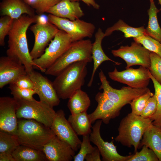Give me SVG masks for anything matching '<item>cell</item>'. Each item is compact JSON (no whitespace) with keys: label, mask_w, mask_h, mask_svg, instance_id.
Wrapping results in <instances>:
<instances>
[{"label":"cell","mask_w":161,"mask_h":161,"mask_svg":"<svg viewBox=\"0 0 161 161\" xmlns=\"http://www.w3.org/2000/svg\"><path fill=\"white\" fill-rule=\"evenodd\" d=\"M40 16L24 14L18 18L14 19L8 35L7 56L20 61L25 67L28 74L34 70L35 64L29 50L27 32L30 25L36 23Z\"/></svg>","instance_id":"6da1fadb"},{"label":"cell","mask_w":161,"mask_h":161,"mask_svg":"<svg viewBox=\"0 0 161 161\" xmlns=\"http://www.w3.org/2000/svg\"><path fill=\"white\" fill-rule=\"evenodd\" d=\"M88 63L85 61L74 63L56 76L52 83L60 99H69L75 92L81 89L87 74Z\"/></svg>","instance_id":"7a4b0ae2"},{"label":"cell","mask_w":161,"mask_h":161,"mask_svg":"<svg viewBox=\"0 0 161 161\" xmlns=\"http://www.w3.org/2000/svg\"><path fill=\"white\" fill-rule=\"evenodd\" d=\"M55 135L51 128L33 119H18L16 136L21 145L42 151Z\"/></svg>","instance_id":"3957f363"},{"label":"cell","mask_w":161,"mask_h":161,"mask_svg":"<svg viewBox=\"0 0 161 161\" xmlns=\"http://www.w3.org/2000/svg\"><path fill=\"white\" fill-rule=\"evenodd\" d=\"M152 124L149 118H144L131 112L120 121L118 134L114 140L123 146L134 147L136 152L144 133Z\"/></svg>","instance_id":"277c9868"},{"label":"cell","mask_w":161,"mask_h":161,"mask_svg":"<svg viewBox=\"0 0 161 161\" xmlns=\"http://www.w3.org/2000/svg\"><path fill=\"white\" fill-rule=\"evenodd\" d=\"M92 45L89 39L72 42L66 51L46 69L45 74L56 77L66 68L74 63L80 61L91 62L92 61Z\"/></svg>","instance_id":"5b68a950"},{"label":"cell","mask_w":161,"mask_h":161,"mask_svg":"<svg viewBox=\"0 0 161 161\" xmlns=\"http://www.w3.org/2000/svg\"><path fill=\"white\" fill-rule=\"evenodd\" d=\"M17 100L18 106L16 115L18 119L34 120L50 128L56 112L53 107L35 99L30 101Z\"/></svg>","instance_id":"8992f818"},{"label":"cell","mask_w":161,"mask_h":161,"mask_svg":"<svg viewBox=\"0 0 161 161\" xmlns=\"http://www.w3.org/2000/svg\"><path fill=\"white\" fill-rule=\"evenodd\" d=\"M72 42L66 32L59 30L44 53L39 58L33 60L35 64L34 69L45 72L66 51Z\"/></svg>","instance_id":"52a82bcc"},{"label":"cell","mask_w":161,"mask_h":161,"mask_svg":"<svg viewBox=\"0 0 161 161\" xmlns=\"http://www.w3.org/2000/svg\"><path fill=\"white\" fill-rule=\"evenodd\" d=\"M47 19L59 30L66 32L70 36L72 42L86 38H92L95 30L93 24L80 19L71 21L49 14L47 16Z\"/></svg>","instance_id":"ba28073f"},{"label":"cell","mask_w":161,"mask_h":161,"mask_svg":"<svg viewBox=\"0 0 161 161\" xmlns=\"http://www.w3.org/2000/svg\"><path fill=\"white\" fill-rule=\"evenodd\" d=\"M99 77L101 83L99 89H103V92L106 96L121 108L150 91L147 87L136 89L129 86H123L120 89H114L110 85L101 70L99 73Z\"/></svg>","instance_id":"9c48e42d"},{"label":"cell","mask_w":161,"mask_h":161,"mask_svg":"<svg viewBox=\"0 0 161 161\" xmlns=\"http://www.w3.org/2000/svg\"><path fill=\"white\" fill-rule=\"evenodd\" d=\"M30 30L35 38L34 43L30 52L33 60L40 57L44 52L49 42L54 38L59 29L54 25L47 21H43L40 16Z\"/></svg>","instance_id":"30bf717a"},{"label":"cell","mask_w":161,"mask_h":161,"mask_svg":"<svg viewBox=\"0 0 161 161\" xmlns=\"http://www.w3.org/2000/svg\"><path fill=\"white\" fill-rule=\"evenodd\" d=\"M111 52L115 57H120L126 62V69L139 65L147 68L151 65V52L141 44L134 41L130 46H121L119 49L112 50Z\"/></svg>","instance_id":"8fae6325"},{"label":"cell","mask_w":161,"mask_h":161,"mask_svg":"<svg viewBox=\"0 0 161 161\" xmlns=\"http://www.w3.org/2000/svg\"><path fill=\"white\" fill-rule=\"evenodd\" d=\"M149 69L140 66L137 69L129 68L119 71L116 68L108 73L109 76L112 80L126 84L133 88L141 89L147 87L151 80Z\"/></svg>","instance_id":"7c38bea8"},{"label":"cell","mask_w":161,"mask_h":161,"mask_svg":"<svg viewBox=\"0 0 161 161\" xmlns=\"http://www.w3.org/2000/svg\"><path fill=\"white\" fill-rule=\"evenodd\" d=\"M50 128L55 136L69 144L75 151L80 148L82 141L66 119L62 109L56 112Z\"/></svg>","instance_id":"4fadbf2b"},{"label":"cell","mask_w":161,"mask_h":161,"mask_svg":"<svg viewBox=\"0 0 161 161\" xmlns=\"http://www.w3.org/2000/svg\"><path fill=\"white\" fill-rule=\"evenodd\" d=\"M18 106V101L13 97H0V131L16 135L18 123L16 115Z\"/></svg>","instance_id":"5bb4252c"},{"label":"cell","mask_w":161,"mask_h":161,"mask_svg":"<svg viewBox=\"0 0 161 161\" xmlns=\"http://www.w3.org/2000/svg\"><path fill=\"white\" fill-rule=\"evenodd\" d=\"M102 122L101 120H98L92 127V131L89 135L91 142L98 149L103 161H127L131 155L127 156L120 155L117 151L113 140L110 142L106 141L101 137L100 128Z\"/></svg>","instance_id":"9a60e30c"},{"label":"cell","mask_w":161,"mask_h":161,"mask_svg":"<svg viewBox=\"0 0 161 161\" xmlns=\"http://www.w3.org/2000/svg\"><path fill=\"white\" fill-rule=\"evenodd\" d=\"M28 75L33 83L34 90L39 96L40 100L53 107L59 104L60 99L52 82L40 73L34 70Z\"/></svg>","instance_id":"2e32d148"},{"label":"cell","mask_w":161,"mask_h":161,"mask_svg":"<svg viewBox=\"0 0 161 161\" xmlns=\"http://www.w3.org/2000/svg\"><path fill=\"white\" fill-rule=\"evenodd\" d=\"M95 100L97 106L95 110L88 114L92 123L97 120H101L105 124L118 116L122 108L109 99L103 92H98L96 95Z\"/></svg>","instance_id":"e0dca14e"},{"label":"cell","mask_w":161,"mask_h":161,"mask_svg":"<svg viewBox=\"0 0 161 161\" xmlns=\"http://www.w3.org/2000/svg\"><path fill=\"white\" fill-rule=\"evenodd\" d=\"M42 151L49 161H71L75 155L70 145L55 135L44 146Z\"/></svg>","instance_id":"ac0fdd59"},{"label":"cell","mask_w":161,"mask_h":161,"mask_svg":"<svg viewBox=\"0 0 161 161\" xmlns=\"http://www.w3.org/2000/svg\"><path fill=\"white\" fill-rule=\"evenodd\" d=\"M27 74L19 61L7 56L0 58V88L13 83L20 76Z\"/></svg>","instance_id":"d6986e66"},{"label":"cell","mask_w":161,"mask_h":161,"mask_svg":"<svg viewBox=\"0 0 161 161\" xmlns=\"http://www.w3.org/2000/svg\"><path fill=\"white\" fill-rule=\"evenodd\" d=\"M35 10L24 0H3L0 4L1 16H7L17 19L24 14L35 15Z\"/></svg>","instance_id":"ffe728a7"},{"label":"cell","mask_w":161,"mask_h":161,"mask_svg":"<svg viewBox=\"0 0 161 161\" xmlns=\"http://www.w3.org/2000/svg\"><path fill=\"white\" fill-rule=\"evenodd\" d=\"M46 13L71 21L79 19L84 15L79 2L70 0H61L50 8Z\"/></svg>","instance_id":"44dd1931"},{"label":"cell","mask_w":161,"mask_h":161,"mask_svg":"<svg viewBox=\"0 0 161 161\" xmlns=\"http://www.w3.org/2000/svg\"><path fill=\"white\" fill-rule=\"evenodd\" d=\"M105 37V33L99 28L95 34V41L92 45V55L93 68L91 77L87 85L89 87L92 86L95 72L103 62L109 61L117 65H119L121 64L109 58L104 52L102 47V42L103 39Z\"/></svg>","instance_id":"7402d4cb"},{"label":"cell","mask_w":161,"mask_h":161,"mask_svg":"<svg viewBox=\"0 0 161 161\" xmlns=\"http://www.w3.org/2000/svg\"><path fill=\"white\" fill-rule=\"evenodd\" d=\"M145 145L151 149L161 161V127L152 124L144 133L139 148Z\"/></svg>","instance_id":"603a6c76"},{"label":"cell","mask_w":161,"mask_h":161,"mask_svg":"<svg viewBox=\"0 0 161 161\" xmlns=\"http://www.w3.org/2000/svg\"><path fill=\"white\" fill-rule=\"evenodd\" d=\"M91 101L88 95L81 89L75 92L69 98L67 106L71 114L87 112Z\"/></svg>","instance_id":"cb8c5ba5"},{"label":"cell","mask_w":161,"mask_h":161,"mask_svg":"<svg viewBox=\"0 0 161 161\" xmlns=\"http://www.w3.org/2000/svg\"><path fill=\"white\" fill-rule=\"evenodd\" d=\"M67 120L78 135L83 136L91 132L92 123L87 112L71 114Z\"/></svg>","instance_id":"d4e9b609"},{"label":"cell","mask_w":161,"mask_h":161,"mask_svg":"<svg viewBox=\"0 0 161 161\" xmlns=\"http://www.w3.org/2000/svg\"><path fill=\"white\" fill-rule=\"evenodd\" d=\"M12 155L15 161H48L42 151L20 145Z\"/></svg>","instance_id":"484cf974"},{"label":"cell","mask_w":161,"mask_h":161,"mask_svg":"<svg viewBox=\"0 0 161 161\" xmlns=\"http://www.w3.org/2000/svg\"><path fill=\"white\" fill-rule=\"evenodd\" d=\"M150 2V7L148 11L149 19L145 30V35L161 43V28L157 17V14L160 10L156 7L154 1Z\"/></svg>","instance_id":"4316f807"},{"label":"cell","mask_w":161,"mask_h":161,"mask_svg":"<svg viewBox=\"0 0 161 161\" xmlns=\"http://www.w3.org/2000/svg\"><path fill=\"white\" fill-rule=\"evenodd\" d=\"M145 30L143 26L133 27L126 24L123 20L120 19L112 26L107 28L104 33L106 37L111 35L114 31H120L124 33L126 38H135L146 35Z\"/></svg>","instance_id":"83f0119b"},{"label":"cell","mask_w":161,"mask_h":161,"mask_svg":"<svg viewBox=\"0 0 161 161\" xmlns=\"http://www.w3.org/2000/svg\"><path fill=\"white\" fill-rule=\"evenodd\" d=\"M20 145L16 135L0 131V153L12 154Z\"/></svg>","instance_id":"f1b7e54d"},{"label":"cell","mask_w":161,"mask_h":161,"mask_svg":"<svg viewBox=\"0 0 161 161\" xmlns=\"http://www.w3.org/2000/svg\"><path fill=\"white\" fill-rule=\"evenodd\" d=\"M134 41L141 44L151 52L155 53L161 57V43L146 35L133 38Z\"/></svg>","instance_id":"f546056e"},{"label":"cell","mask_w":161,"mask_h":161,"mask_svg":"<svg viewBox=\"0 0 161 161\" xmlns=\"http://www.w3.org/2000/svg\"><path fill=\"white\" fill-rule=\"evenodd\" d=\"M9 85L11 93L16 100L30 101L35 99L33 95L36 93L34 90L21 88L13 83Z\"/></svg>","instance_id":"4dcf8cb0"},{"label":"cell","mask_w":161,"mask_h":161,"mask_svg":"<svg viewBox=\"0 0 161 161\" xmlns=\"http://www.w3.org/2000/svg\"><path fill=\"white\" fill-rule=\"evenodd\" d=\"M159 159L155 153L145 145L142 146L139 152H136L131 155L127 161H158Z\"/></svg>","instance_id":"1f68e13d"},{"label":"cell","mask_w":161,"mask_h":161,"mask_svg":"<svg viewBox=\"0 0 161 161\" xmlns=\"http://www.w3.org/2000/svg\"><path fill=\"white\" fill-rule=\"evenodd\" d=\"M89 135L88 134L83 136L80 150L78 153L74 156L73 159L74 161H84L85 157L95 149L96 146L93 147L91 144Z\"/></svg>","instance_id":"d6a6232c"},{"label":"cell","mask_w":161,"mask_h":161,"mask_svg":"<svg viewBox=\"0 0 161 161\" xmlns=\"http://www.w3.org/2000/svg\"><path fill=\"white\" fill-rule=\"evenodd\" d=\"M154 95L150 91L133 100L130 104L131 109V112L140 116L149 99Z\"/></svg>","instance_id":"836d02e7"},{"label":"cell","mask_w":161,"mask_h":161,"mask_svg":"<svg viewBox=\"0 0 161 161\" xmlns=\"http://www.w3.org/2000/svg\"><path fill=\"white\" fill-rule=\"evenodd\" d=\"M151 65L149 68L151 75L161 85V57L153 52H151Z\"/></svg>","instance_id":"e575fe53"},{"label":"cell","mask_w":161,"mask_h":161,"mask_svg":"<svg viewBox=\"0 0 161 161\" xmlns=\"http://www.w3.org/2000/svg\"><path fill=\"white\" fill-rule=\"evenodd\" d=\"M61 0H32L30 5L37 14L40 16Z\"/></svg>","instance_id":"d590c367"},{"label":"cell","mask_w":161,"mask_h":161,"mask_svg":"<svg viewBox=\"0 0 161 161\" xmlns=\"http://www.w3.org/2000/svg\"><path fill=\"white\" fill-rule=\"evenodd\" d=\"M14 19L7 16H1L0 18V45H5L4 39L11 28Z\"/></svg>","instance_id":"8d00e7d4"},{"label":"cell","mask_w":161,"mask_h":161,"mask_svg":"<svg viewBox=\"0 0 161 161\" xmlns=\"http://www.w3.org/2000/svg\"><path fill=\"white\" fill-rule=\"evenodd\" d=\"M157 107V100L154 93L148 99L140 116L144 118H149L156 112Z\"/></svg>","instance_id":"74e56055"},{"label":"cell","mask_w":161,"mask_h":161,"mask_svg":"<svg viewBox=\"0 0 161 161\" xmlns=\"http://www.w3.org/2000/svg\"><path fill=\"white\" fill-rule=\"evenodd\" d=\"M157 100V107L154 114L149 118L152 121V124L155 126L161 127V95L155 91Z\"/></svg>","instance_id":"f35d334b"},{"label":"cell","mask_w":161,"mask_h":161,"mask_svg":"<svg viewBox=\"0 0 161 161\" xmlns=\"http://www.w3.org/2000/svg\"><path fill=\"white\" fill-rule=\"evenodd\" d=\"M12 83L22 88L34 90V89L33 83L27 74L20 76Z\"/></svg>","instance_id":"ab89813d"},{"label":"cell","mask_w":161,"mask_h":161,"mask_svg":"<svg viewBox=\"0 0 161 161\" xmlns=\"http://www.w3.org/2000/svg\"><path fill=\"white\" fill-rule=\"evenodd\" d=\"M100 152L96 146L95 150L90 154H87L85 158L86 161H101Z\"/></svg>","instance_id":"60d3db41"},{"label":"cell","mask_w":161,"mask_h":161,"mask_svg":"<svg viewBox=\"0 0 161 161\" xmlns=\"http://www.w3.org/2000/svg\"><path fill=\"white\" fill-rule=\"evenodd\" d=\"M72 1H81L84 2L89 6H92L94 9H98L100 8V6L95 1V0H70Z\"/></svg>","instance_id":"b9f144b4"},{"label":"cell","mask_w":161,"mask_h":161,"mask_svg":"<svg viewBox=\"0 0 161 161\" xmlns=\"http://www.w3.org/2000/svg\"><path fill=\"white\" fill-rule=\"evenodd\" d=\"M0 161H15L12 154L7 153H0Z\"/></svg>","instance_id":"7bdbcfd3"},{"label":"cell","mask_w":161,"mask_h":161,"mask_svg":"<svg viewBox=\"0 0 161 161\" xmlns=\"http://www.w3.org/2000/svg\"><path fill=\"white\" fill-rule=\"evenodd\" d=\"M149 75L151 80L153 83L155 91H157L161 95V85L157 82L153 77L150 71L149 72Z\"/></svg>","instance_id":"ee69618b"},{"label":"cell","mask_w":161,"mask_h":161,"mask_svg":"<svg viewBox=\"0 0 161 161\" xmlns=\"http://www.w3.org/2000/svg\"><path fill=\"white\" fill-rule=\"evenodd\" d=\"M25 1H26L27 3H28L29 4H30L32 1V0H24Z\"/></svg>","instance_id":"f6af8a7d"},{"label":"cell","mask_w":161,"mask_h":161,"mask_svg":"<svg viewBox=\"0 0 161 161\" xmlns=\"http://www.w3.org/2000/svg\"><path fill=\"white\" fill-rule=\"evenodd\" d=\"M158 4H160L161 6V8L160 10V11H161V0H158Z\"/></svg>","instance_id":"bcb514c9"},{"label":"cell","mask_w":161,"mask_h":161,"mask_svg":"<svg viewBox=\"0 0 161 161\" xmlns=\"http://www.w3.org/2000/svg\"><path fill=\"white\" fill-rule=\"evenodd\" d=\"M150 0V1H154V0Z\"/></svg>","instance_id":"7dc6e473"}]
</instances>
